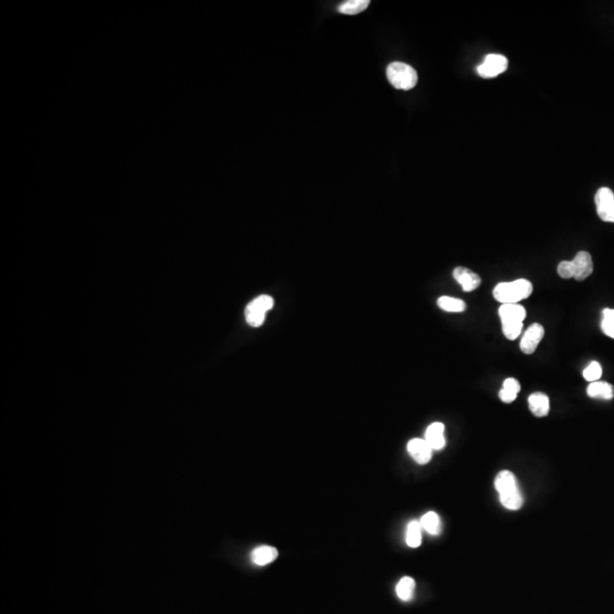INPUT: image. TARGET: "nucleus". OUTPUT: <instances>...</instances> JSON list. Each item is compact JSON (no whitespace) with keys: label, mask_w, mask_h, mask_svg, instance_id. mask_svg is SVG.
<instances>
[{"label":"nucleus","mask_w":614,"mask_h":614,"mask_svg":"<svg viewBox=\"0 0 614 614\" xmlns=\"http://www.w3.org/2000/svg\"><path fill=\"white\" fill-rule=\"evenodd\" d=\"M601 329L605 336L614 339V310L604 308L602 312V322Z\"/></svg>","instance_id":"nucleus-22"},{"label":"nucleus","mask_w":614,"mask_h":614,"mask_svg":"<svg viewBox=\"0 0 614 614\" xmlns=\"http://www.w3.org/2000/svg\"><path fill=\"white\" fill-rule=\"evenodd\" d=\"M596 211L604 222L614 223V194L610 188L603 187L595 195Z\"/></svg>","instance_id":"nucleus-7"},{"label":"nucleus","mask_w":614,"mask_h":614,"mask_svg":"<svg viewBox=\"0 0 614 614\" xmlns=\"http://www.w3.org/2000/svg\"><path fill=\"white\" fill-rule=\"evenodd\" d=\"M274 301L271 296L262 295L255 298L246 307V321L251 326H261L265 320V314L272 308Z\"/></svg>","instance_id":"nucleus-5"},{"label":"nucleus","mask_w":614,"mask_h":614,"mask_svg":"<svg viewBox=\"0 0 614 614\" xmlns=\"http://www.w3.org/2000/svg\"><path fill=\"white\" fill-rule=\"evenodd\" d=\"M387 78L393 87L402 90H411L418 84V73L405 63L394 62L387 68Z\"/></svg>","instance_id":"nucleus-4"},{"label":"nucleus","mask_w":614,"mask_h":614,"mask_svg":"<svg viewBox=\"0 0 614 614\" xmlns=\"http://www.w3.org/2000/svg\"><path fill=\"white\" fill-rule=\"evenodd\" d=\"M531 413L538 418H544L549 413V398L544 393H534L528 398Z\"/></svg>","instance_id":"nucleus-13"},{"label":"nucleus","mask_w":614,"mask_h":614,"mask_svg":"<svg viewBox=\"0 0 614 614\" xmlns=\"http://www.w3.org/2000/svg\"><path fill=\"white\" fill-rule=\"evenodd\" d=\"M438 306L441 310L450 312V313H461L466 308V301L459 298L450 297V296H441L438 299Z\"/></svg>","instance_id":"nucleus-18"},{"label":"nucleus","mask_w":614,"mask_h":614,"mask_svg":"<svg viewBox=\"0 0 614 614\" xmlns=\"http://www.w3.org/2000/svg\"><path fill=\"white\" fill-rule=\"evenodd\" d=\"M507 66H509V61L505 56L498 54H490L485 57L484 63L478 66L477 72L481 78L491 79L504 73L507 70Z\"/></svg>","instance_id":"nucleus-6"},{"label":"nucleus","mask_w":614,"mask_h":614,"mask_svg":"<svg viewBox=\"0 0 614 614\" xmlns=\"http://www.w3.org/2000/svg\"><path fill=\"white\" fill-rule=\"evenodd\" d=\"M602 366L599 362H592L590 365L587 366L586 369L583 370V378L586 379L587 381L590 382H595L599 381L601 377H602Z\"/></svg>","instance_id":"nucleus-23"},{"label":"nucleus","mask_w":614,"mask_h":614,"mask_svg":"<svg viewBox=\"0 0 614 614\" xmlns=\"http://www.w3.org/2000/svg\"><path fill=\"white\" fill-rule=\"evenodd\" d=\"M369 5V0H348L339 5L338 10L345 15H356L364 12Z\"/></svg>","instance_id":"nucleus-20"},{"label":"nucleus","mask_w":614,"mask_h":614,"mask_svg":"<svg viewBox=\"0 0 614 614\" xmlns=\"http://www.w3.org/2000/svg\"><path fill=\"white\" fill-rule=\"evenodd\" d=\"M278 556H279V553H278L276 549H274L272 546L263 545L256 547L251 552V561L254 562L255 565L263 567V565H270L271 562L274 561L278 558Z\"/></svg>","instance_id":"nucleus-14"},{"label":"nucleus","mask_w":614,"mask_h":614,"mask_svg":"<svg viewBox=\"0 0 614 614\" xmlns=\"http://www.w3.org/2000/svg\"><path fill=\"white\" fill-rule=\"evenodd\" d=\"M534 287L530 281L518 279L511 283H502L494 288V298L502 304H519V301L529 297Z\"/></svg>","instance_id":"nucleus-2"},{"label":"nucleus","mask_w":614,"mask_h":614,"mask_svg":"<svg viewBox=\"0 0 614 614\" xmlns=\"http://www.w3.org/2000/svg\"><path fill=\"white\" fill-rule=\"evenodd\" d=\"M453 276L454 279L462 287L463 292H473L481 285L480 276L466 267H459L454 269Z\"/></svg>","instance_id":"nucleus-11"},{"label":"nucleus","mask_w":614,"mask_h":614,"mask_svg":"<svg viewBox=\"0 0 614 614\" xmlns=\"http://www.w3.org/2000/svg\"><path fill=\"white\" fill-rule=\"evenodd\" d=\"M495 489L500 495V501L505 509L518 511L524 505L522 496L518 480L511 471L504 470L495 478Z\"/></svg>","instance_id":"nucleus-1"},{"label":"nucleus","mask_w":614,"mask_h":614,"mask_svg":"<svg viewBox=\"0 0 614 614\" xmlns=\"http://www.w3.org/2000/svg\"><path fill=\"white\" fill-rule=\"evenodd\" d=\"M422 542V527L420 521L413 520L407 524V544L412 549H416L421 545Z\"/></svg>","instance_id":"nucleus-21"},{"label":"nucleus","mask_w":614,"mask_h":614,"mask_svg":"<svg viewBox=\"0 0 614 614\" xmlns=\"http://www.w3.org/2000/svg\"><path fill=\"white\" fill-rule=\"evenodd\" d=\"M558 276L563 279H571L574 276V264L572 261H562L558 265Z\"/></svg>","instance_id":"nucleus-24"},{"label":"nucleus","mask_w":614,"mask_h":614,"mask_svg":"<svg viewBox=\"0 0 614 614\" xmlns=\"http://www.w3.org/2000/svg\"><path fill=\"white\" fill-rule=\"evenodd\" d=\"M422 529H425L428 534L432 536H438L441 533V521L439 515L436 512L430 511L425 513L420 520Z\"/></svg>","instance_id":"nucleus-17"},{"label":"nucleus","mask_w":614,"mask_h":614,"mask_svg":"<svg viewBox=\"0 0 614 614\" xmlns=\"http://www.w3.org/2000/svg\"><path fill=\"white\" fill-rule=\"evenodd\" d=\"M425 441L432 447V450H443L446 445L445 439V425L441 422H434L425 430Z\"/></svg>","instance_id":"nucleus-12"},{"label":"nucleus","mask_w":614,"mask_h":614,"mask_svg":"<svg viewBox=\"0 0 614 614\" xmlns=\"http://www.w3.org/2000/svg\"><path fill=\"white\" fill-rule=\"evenodd\" d=\"M545 335V329L540 323H534L528 328L527 331L524 332L522 337L521 343H520V349L522 353L530 355V354L536 352L538 345H540L542 339Z\"/></svg>","instance_id":"nucleus-8"},{"label":"nucleus","mask_w":614,"mask_h":614,"mask_svg":"<svg viewBox=\"0 0 614 614\" xmlns=\"http://www.w3.org/2000/svg\"><path fill=\"white\" fill-rule=\"evenodd\" d=\"M574 270V279L577 281H583L592 274L594 271L592 256L588 251H581L576 255L572 260Z\"/></svg>","instance_id":"nucleus-10"},{"label":"nucleus","mask_w":614,"mask_h":614,"mask_svg":"<svg viewBox=\"0 0 614 614\" xmlns=\"http://www.w3.org/2000/svg\"><path fill=\"white\" fill-rule=\"evenodd\" d=\"M587 395L592 398L610 400L614 397V387L606 381L590 382L587 387Z\"/></svg>","instance_id":"nucleus-15"},{"label":"nucleus","mask_w":614,"mask_h":614,"mask_svg":"<svg viewBox=\"0 0 614 614\" xmlns=\"http://www.w3.org/2000/svg\"><path fill=\"white\" fill-rule=\"evenodd\" d=\"M407 452L409 455L412 456V459L419 464H427L432 459V447L429 446V443L421 439V438H414L411 439L407 443Z\"/></svg>","instance_id":"nucleus-9"},{"label":"nucleus","mask_w":614,"mask_h":614,"mask_svg":"<svg viewBox=\"0 0 614 614\" xmlns=\"http://www.w3.org/2000/svg\"><path fill=\"white\" fill-rule=\"evenodd\" d=\"M503 333L510 340L518 338L524 328L527 312L520 304H502L498 310Z\"/></svg>","instance_id":"nucleus-3"},{"label":"nucleus","mask_w":614,"mask_h":614,"mask_svg":"<svg viewBox=\"0 0 614 614\" xmlns=\"http://www.w3.org/2000/svg\"><path fill=\"white\" fill-rule=\"evenodd\" d=\"M521 386L520 382L514 378L505 379V381L503 384V388L500 391V398L504 403H512L514 402L515 398L520 393Z\"/></svg>","instance_id":"nucleus-16"},{"label":"nucleus","mask_w":614,"mask_h":614,"mask_svg":"<svg viewBox=\"0 0 614 614\" xmlns=\"http://www.w3.org/2000/svg\"><path fill=\"white\" fill-rule=\"evenodd\" d=\"M416 581H414L413 578H402L400 580V583H397V586H396V594H397L400 599H402L404 602H407V601H411L413 599L414 592H416Z\"/></svg>","instance_id":"nucleus-19"}]
</instances>
